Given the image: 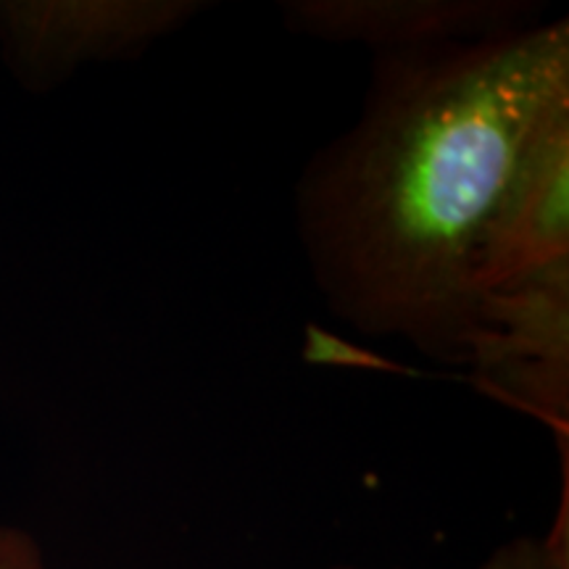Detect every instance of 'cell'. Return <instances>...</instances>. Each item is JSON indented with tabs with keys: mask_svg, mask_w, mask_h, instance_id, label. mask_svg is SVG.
Wrapping results in <instances>:
<instances>
[{
	"mask_svg": "<svg viewBox=\"0 0 569 569\" xmlns=\"http://www.w3.org/2000/svg\"><path fill=\"white\" fill-rule=\"evenodd\" d=\"M478 569H569V551L546 536H517L498 543Z\"/></svg>",
	"mask_w": 569,
	"mask_h": 569,
	"instance_id": "obj_6",
	"label": "cell"
},
{
	"mask_svg": "<svg viewBox=\"0 0 569 569\" xmlns=\"http://www.w3.org/2000/svg\"><path fill=\"white\" fill-rule=\"evenodd\" d=\"M0 569H46V559L30 532L0 522Z\"/></svg>",
	"mask_w": 569,
	"mask_h": 569,
	"instance_id": "obj_7",
	"label": "cell"
},
{
	"mask_svg": "<svg viewBox=\"0 0 569 569\" xmlns=\"http://www.w3.org/2000/svg\"><path fill=\"white\" fill-rule=\"evenodd\" d=\"M467 367L480 388L530 411L567 446L569 272L488 296Z\"/></svg>",
	"mask_w": 569,
	"mask_h": 569,
	"instance_id": "obj_3",
	"label": "cell"
},
{
	"mask_svg": "<svg viewBox=\"0 0 569 569\" xmlns=\"http://www.w3.org/2000/svg\"><path fill=\"white\" fill-rule=\"evenodd\" d=\"M280 17L301 38L372 53L482 42L546 21L532 0H284Z\"/></svg>",
	"mask_w": 569,
	"mask_h": 569,
	"instance_id": "obj_5",
	"label": "cell"
},
{
	"mask_svg": "<svg viewBox=\"0 0 569 569\" xmlns=\"http://www.w3.org/2000/svg\"><path fill=\"white\" fill-rule=\"evenodd\" d=\"M206 9L203 0H3L0 48L17 80L42 92L88 63L140 59Z\"/></svg>",
	"mask_w": 569,
	"mask_h": 569,
	"instance_id": "obj_2",
	"label": "cell"
},
{
	"mask_svg": "<svg viewBox=\"0 0 569 569\" xmlns=\"http://www.w3.org/2000/svg\"><path fill=\"white\" fill-rule=\"evenodd\" d=\"M569 272V106L528 140L480 248L478 290L488 296Z\"/></svg>",
	"mask_w": 569,
	"mask_h": 569,
	"instance_id": "obj_4",
	"label": "cell"
},
{
	"mask_svg": "<svg viewBox=\"0 0 569 569\" xmlns=\"http://www.w3.org/2000/svg\"><path fill=\"white\" fill-rule=\"evenodd\" d=\"M569 106V21L375 53L359 117L296 182V230L330 315L467 367L486 230L528 140Z\"/></svg>",
	"mask_w": 569,
	"mask_h": 569,
	"instance_id": "obj_1",
	"label": "cell"
},
{
	"mask_svg": "<svg viewBox=\"0 0 569 569\" xmlns=\"http://www.w3.org/2000/svg\"><path fill=\"white\" fill-rule=\"evenodd\" d=\"M327 569H369V567H361V565H332V567H327ZM388 569H403V567H388Z\"/></svg>",
	"mask_w": 569,
	"mask_h": 569,
	"instance_id": "obj_8",
	"label": "cell"
}]
</instances>
